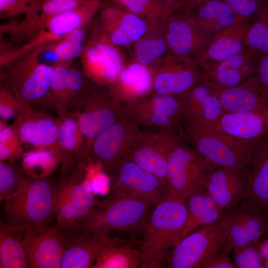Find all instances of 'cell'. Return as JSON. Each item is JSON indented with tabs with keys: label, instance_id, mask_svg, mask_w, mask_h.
<instances>
[{
	"label": "cell",
	"instance_id": "cell-48",
	"mask_svg": "<svg viewBox=\"0 0 268 268\" xmlns=\"http://www.w3.org/2000/svg\"><path fill=\"white\" fill-rule=\"evenodd\" d=\"M23 155L21 142L0 143V161L15 162L22 158Z\"/></svg>",
	"mask_w": 268,
	"mask_h": 268
},
{
	"label": "cell",
	"instance_id": "cell-55",
	"mask_svg": "<svg viewBox=\"0 0 268 268\" xmlns=\"http://www.w3.org/2000/svg\"><path fill=\"white\" fill-rule=\"evenodd\" d=\"M167 5L170 7H177L179 4L175 3V0H166Z\"/></svg>",
	"mask_w": 268,
	"mask_h": 268
},
{
	"label": "cell",
	"instance_id": "cell-29",
	"mask_svg": "<svg viewBox=\"0 0 268 268\" xmlns=\"http://www.w3.org/2000/svg\"><path fill=\"white\" fill-rule=\"evenodd\" d=\"M196 63L189 62L185 67L172 65L158 74L154 81V88L158 94L177 96L195 84L204 81L203 73L197 69Z\"/></svg>",
	"mask_w": 268,
	"mask_h": 268
},
{
	"label": "cell",
	"instance_id": "cell-16",
	"mask_svg": "<svg viewBox=\"0 0 268 268\" xmlns=\"http://www.w3.org/2000/svg\"><path fill=\"white\" fill-rule=\"evenodd\" d=\"M66 242V235L56 225L27 231L22 239L29 267L59 268Z\"/></svg>",
	"mask_w": 268,
	"mask_h": 268
},
{
	"label": "cell",
	"instance_id": "cell-10",
	"mask_svg": "<svg viewBox=\"0 0 268 268\" xmlns=\"http://www.w3.org/2000/svg\"><path fill=\"white\" fill-rule=\"evenodd\" d=\"M142 133L136 120L125 111L112 126L94 139L88 161L94 162L105 172L112 173L127 158Z\"/></svg>",
	"mask_w": 268,
	"mask_h": 268
},
{
	"label": "cell",
	"instance_id": "cell-19",
	"mask_svg": "<svg viewBox=\"0 0 268 268\" xmlns=\"http://www.w3.org/2000/svg\"><path fill=\"white\" fill-rule=\"evenodd\" d=\"M247 179L243 169L214 167L206 180L205 192L224 211H230L243 200Z\"/></svg>",
	"mask_w": 268,
	"mask_h": 268
},
{
	"label": "cell",
	"instance_id": "cell-33",
	"mask_svg": "<svg viewBox=\"0 0 268 268\" xmlns=\"http://www.w3.org/2000/svg\"><path fill=\"white\" fill-rule=\"evenodd\" d=\"M45 106L56 111L58 116L68 112L67 102V76L70 63L57 62Z\"/></svg>",
	"mask_w": 268,
	"mask_h": 268
},
{
	"label": "cell",
	"instance_id": "cell-22",
	"mask_svg": "<svg viewBox=\"0 0 268 268\" xmlns=\"http://www.w3.org/2000/svg\"><path fill=\"white\" fill-rule=\"evenodd\" d=\"M251 18L239 17L210 40L198 64L203 70L247 48L246 37Z\"/></svg>",
	"mask_w": 268,
	"mask_h": 268
},
{
	"label": "cell",
	"instance_id": "cell-2",
	"mask_svg": "<svg viewBox=\"0 0 268 268\" xmlns=\"http://www.w3.org/2000/svg\"><path fill=\"white\" fill-rule=\"evenodd\" d=\"M185 200L167 195L154 205L141 232V268H165L187 216Z\"/></svg>",
	"mask_w": 268,
	"mask_h": 268
},
{
	"label": "cell",
	"instance_id": "cell-5",
	"mask_svg": "<svg viewBox=\"0 0 268 268\" xmlns=\"http://www.w3.org/2000/svg\"><path fill=\"white\" fill-rule=\"evenodd\" d=\"M84 170L77 166L56 181V225L64 232L79 228L99 203L87 186Z\"/></svg>",
	"mask_w": 268,
	"mask_h": 268
},
{
	"label": "cell",
	"instance_id": "cell-3",
	"mask_svg": "<svg viewBox=\"0 0 268 268\" xmlns=\"http://www.w3.org/2000/svg\"><path fill=\"white\" fill-rule=\"evenodd\" d=\"M45 48L42 46L32 49L0 67V85L29 108L45 105L47 99L53 66L39 61Z\"/></svg>",
	"mask_w": 268,
	"mask_h": 268
},
{
	"label": "cell",
	"instance_id": "cell-8",
	"mask_svg": "<svg viewBox=\"0 0 268 268\" xmlns=\"http://www.w3.org/2000/svg\"><path fill=\"white\" fill-rule=\"evenodd\" d=\"M182 120L185 134L189 142L213 166L243 169L248 143L241 142L209 129L199 121Z\"/></svg>",
	"mask_w": 268,
	"mask_h": 268
},
{
	"label": "cell",
	"instance_id": "cell-42",
	"mask_svg": "<svg viewBox=\"0 0 268 268\" xmlns=\"http://www.w3.org/2000/svg\"><path fill=\"white\" fill-rule=\"evenodd\" d=\"M88 0H42L38 14L44 20L75 9Z\"/></svg>",
	"mask_w": 268,
	"mask_h": 268
},
{
	"label": "cell",
	"instance_id": "cell-35",
	"mask_svg": "<svg viewBox=\"0 0 268 268\" xmlns=\"http://www.w3.org/2000/svg\"><path fill=\"white\" fill-rule=\"evenodd\" d=\"M85 33L82 28L70 32L61 40L50 44L45 49L56 57L59 63H70L75 58L80 57L84 46Z\"/></svg>",
	"mask_w": 268,
	"mask_h": 268
},
{
	"label": "cell",
	"instance_id": "cell-54",
	"mask_svg": "<svg viewBox=\"0 0 268 268\" xmlns=\"http://www.w3.org/2000/svg\"><path fill=\"white\" fill-rule=\"evenodd\" d=\"M7 121V120L0 118V131H2L8 126Z\"/></svg>",
	"mask_w": 268,
	"mask_h": 268
},
{
	"label": "cell",
	"instance_id": "cell-28",
	"mask_svg": "<svg viewBox=\"0 0 268 268\" xmlns=\"http://www.w3.org/2000/svg\"><path fill=\"white\" fill-rule=\"evenodd\" d=\"M187 207L186 220L176 238L174 246L199 226L212 223L226 213L205 192L190 196Z\"/></svg>",
	"mask_w": 268,
	"mask_h": 268
},
{
	"label": "cell",
	"instance_id": "cell-41",
	"mask_svg": "<svg viewBox=\"0 0 268 268\" xmlns=\"http://www.w3.org/2000/svg\"><path fill=\"white\" fill-rule=\"evenodd\" d=\"M135 49L137 61L145 65L161 56L166 50V45L162 39H144L136 43Z\"/></svg>",
	"mask_w": 268,
	"mask_h": 268
},
{
	"label": "cell",
	"instance_id": "cell-43",
	"mask_svg": "<svg viewBox=\"0 0 268 268\" xmlns=\"http://www.w3.org/2000/svg\"><path fill=\"white\" fill-rule=\"evenodd\" d=\"M84 74L78 69L69 67L67 76V102L68 112L88 86Z\"/></svg>",
	"mask_w": 268,
	"mask_h": 268
},
{
	"label": "cell",
	"instance_id": "cell-52",
	"mask_svg": "<svg viewBox=\"0 0 268 268\" xmlns=\"http://www.w3.org/2000/svg\"><path fill=\"white\" fill-rule=\"evenodd\" d=\"M111 42L115 45L127 46L130 40L120 28H117L110 36Z\"/></svg>",
	"mask_w": 268,
	"mask_h": 268
},
{
	"label": "cell",
	"instance_id": "cell-32",
	"mask_svg": "<svg viewBox=\"0 0 268 268\" xmlns=\"http://www.w3.org/2000/svg\"><path fill=\"white\" fill-rule=\"evenodd\" d=\"M58 118L59 137L63 149L77 166H85L89 154L86 138L76 119L70 112Z\"/></svg>",
	"mask_w": 268,
	"mask_h": 268
},
{
	"label": "cell",
	"instance_id": "cell-49",
	"mask_svg": "<svg viewBox=\"0 0 268 268\" xmlns=\"http://www.w3.org/2000/svg\"><path fill=\"white\" fill-rule=\"evenodd\" d=\"M228 252L223 248L206 261L201 268H235Z\"/></svg>",
	"mask_w": 268,
	"mask_h": 268
},
{
	"label": "cell",
	"instance_id": "cell-13",
	"mask_svg": "<svg viewBox=\"0 0 268 268\" xmlns=\"http://www.w3.org/2000/svg\"><path fill=\"white\" fill-rule=\"evenodd\" d=\"M183 143L180 129L142 131L127 158L156 176L167 189L169 157Z\"/></svg>",
	"mask_w": 268,
	"mask_h": 268
},
{
	"label": "cell",
	"instance_id": "cell-11",
	"mask_svg": "<svg viewBox=\"0 0 268 268\" xmlns=\"http://www.w3.org/2000/svg\"><path fill=\"white\" fill-rule=\"evenodd\" d=\"M124 111L113 95L92 87L88 86L79 96L69 112L86 138L89 154L94 139L112 126Z\"/></svg>",
	"mask_w": 268,
	"mask_h": 268
},
{
	"label": "cell",
	"instance_id": "cell-36",
	"mask_svg": "<svg viewBox=\"0 0 268 268\" xmlns=\"http://www.w3.org/2000/svg\"><path fill=\"white\" fill-rule=\"evenodd\" d=\"M118 77L133 95L145 94L150 89L152 79L148 68L140 63H134L122 70Z\"/></svg>",
	"mask_w": 268,
	"mask_h": 268
},
{
	"label": "cell",
	"instance_id": "cell-14",
	"mask_svg": "<svg viewBox=\"0 0 268 268\" xmlns=\"http://www.w3.org/2000/svg\"><path fill=\"white\" fill-rule=\"evenodd\" d=\"M243 169L247 186L241 206L268 219V134L247 143Z\"/></svg>",
	"mask_w": 268,
	"mask_h": 268
},
{
	"label": "cell",
	"instance_id": "cell-30",
	"mask_svg": "<svg viewBox=\"0 0 268 268\" xmlns=\"http://www.w3.org/2000/svg\"><path fill=\"white\" fill-rule=\"evenodd\" d=\"M141 261L140 248H136L132 242L111 237L100 251L92 268H135L140 267Z\"/></svg>",
	"mask_w": 268,
	"mask_h": 268
},
{
	"label": "cell",
	"instance_id": "cell-23",
	"mask_svg": "<svg viewBox=\"0 0 268 268\" xmlns=\"http://www.w3.org/2000/svg\"><path fill=\"white\" fill-rule=\"evenodd\" d=\"M177 97L182 120L213 122L226 113L219 98L206 81L195 84Z\"/></svg>",
	"mask_w": 268,
	"mask_h": 268
},
{
	"label": "cell",
	"instance_id": "cell-15",
	"mask_svg": "<svg viewBox=\"0 0 268 268\" xmlns=\"http://www.w3.org/2000/svg\"><path fill=\"white\" fill-rule=\"evenodd\" d=\"M109 174L114 195L143 200L153 205L167 195L166 187L156 176L127 158Z\"/></svg>",
	"mask_w": 268,
	"mask_h": 268
},
{
	"label": "cell",
	"instance_id": "cell-47",
	"mask_svg": "<svg viewBox=\"0 0 268 268\" xmlns=\"http://www.w3.org/2000/svg\"><path fill=\"white\" fill-rule=\"evenodd\" d=\"M236 15L241 18H252L265 0H225Z\"/></svg>",
	"mask_w": 268,
	"mask_h": 268
},
{
	"label": "cell",
	"instance_id": "cell-7",
	"mask_svg": "<svg viewBox=\"0 0 268 268\" xmlns=\"http://www.w3.org/2000/svg\"><path fill=\"white\" fill-rule=\"evenodd\" d=\"M23 143L50 151L61 165V175L67 174L77 165L63 149L59 137V118L42 110L26 107L13 123Z\"/></svg>",
	"mask_w": 268,
	"mask_h": 268
},
{
	"label": "cell",
	"instance_id": "cell-17",
	"mask_svg": "<svg viewBox=\"0 0 268 268\" xmlns=\"http://www.w3.org/2000/svg\"><path fill=\"white\" fill-rule=\"evenodd\" d=\"M199 121L245 143L268 134V111L226 112L213 122Z\"/></svg>",
	"mask_w": 268,
	"mask_h": 268
},
{
	"label": "cell",
	"instance_id": "cell-4",
	"mask_svg": "<svg viewBox=\"0 0 268 268\" xmlns=\"http://www.w3.org/2000/svg\"><path fill=\"white\" fill-rule=\"evenodd\" d=\"M154 206L143 200L114 195L99 202L79 228L105 237L114 233H141Z\"/></svg>",
	"mask_w": 268,
	"mask_h": 268
},
{
	"label": "cell",
	"instance_id": "cell-37",
	"mask_svg": "<svg viewBox=\"0 0 268 268\" xmlns=\"http://www.w3.org/2000/svg\"><path fill=\"white\" fill-rule=\"evenodd\" d=\"M123 107L124 110L132 116L140 126L149 128L151 130L180 129L179 120L146 110L133 103Z\"/></svg>",
	"mask_w": 268,
	"mask_h": 268
},
{
	"label": "cell",
	"instance_id": "cell-51",
	"mask_svg": "<svg viewBox=\"0 0 268 268\" xmlns=\"http://www.w3.org/2000/svg\"><path fill=\"white\" fill-rule=\"evenodd\" d=\"M16 141H20V140L16 129L13 123L0 131V143Z\"/></svg>",
	"mask_w": 268,
	"mask_h": 268
},
{
	"label": "cell",
	"instance_id": "cell-12",
	"mask_svg": "<svg viewBox=\"0 0 268 268\" xmlns=\"http://www.w3.org/2000/svg\"><path fill=\"white\" fill-rule=\"evenodd\" d=\"M97 10L96 4L89 0L75 9L49 18L22 43L15 47L0 48V67L32 49L46 47L61 40L74 30L82 28Z\"/></svg>",
	"mask_w": 268,
	"mask_h": 268
},
{
	"label": "cell",
	"instance_id": "cell-27",
	"mask_svg": "<svg viewBox=\"0 0 268 268\" xmlns=\"http://www.w3.org/2000/svg\"><path fill=\"white\" fill-rule=\"evenodd\" d=\"M192 13L197 26L211 40L239 17L225 0H207Z\"/></svg>",
	"mask_w": 268,
	"mask_h": 268
},
{
	"label": "cell",
	"instance_id": "cell-31",
	"mask_svg": "<svg viewBox=\"0 0 268 268\" xmlns=\"http://www.w3.org/2000/svg\"><path fill=\"white\" fill-rule=\"evenodd\" d=\"M25 232L3 219L0 223V268H28L22 244Z\"/></svg>",
	"mask_w": 268,
	"mask_h": 268
},
{
	"label": "cell",
	"instance_id": "cell-6",
	"mask_svg": "<svg viewBox=\"0 0 268 268\" xmlns=\"http://www.w3.org/2000/svg\"><path fill=\"white\" fill-rule=\"evenodd\" d=\"M233 211H227L217 221L182 239L169 252L165 268H201L206 261L223 248Z\"/></svg>",
	"mask_w": 268,
	"mask_h": 268
},
{
	"label": "cell",
	"instance_id": "cell-18",
	"mask_svg": "<svg viewBox=\"0 0 268 268\" xmlns=\"http://www.w3.org/2000/svg\"><path fill=\"white\" fill-rule=\"evenodd\" d=\"M206 82L219 98L226 112L268 111V87L255 76L232 87Z\"/></svg>",
	"mask_w": 268,
	"mask_h": 268
},
{
	"label": "cell",
	"instance_id": "cell-45",
	"mask_svg": "<svg viewBox=\"0 0 268 268\" xmlns=\"http://www.w3.org/2000/svg\"><path fill=\"white\" fill-rule=\"evenodd\" d=\"M115 2L125 7L134 14L144 13H155L171 10L173 7L160 5L153 0H114Z\"/></svg>",
	"mask_w": 268,
	"mask_h": 268
},
{
	"label": "cell",
	"instance_id": "cell-20",
	"mask_svg": "<svg viewBox=\"0 0 268 268\" xmlns=\"http://www.w3.org/2000/svg\"><path fill=\"white\" fill-rule=\"evenodd\" d=\"M80 57L83 74L101 83L115 81L122 71L120 54L104 40L88 43Z\"/></svg>",
	"mask_w": 268,
	"mask_h": 268
},
{
	"label": "cell",
	"instance_id": "cell-26",
	"mask_svg": "<svg viewBox=\"0 0 268 268\" xmlns=\"http://www.w3.org/2000/svg\"><path fill=\"white\" fill-rule=\"evenodd\" d=\"M268 229V218L241 206L233 211L223 249L230 252L255 243Z\"/></svg>",
	"mask_w": 268,
	"mask_h": 268
},
{
	"label": "cell",
	"instance_id": "cell-50",
	"mask_svg": "<svg viewBox=\"0 0 268 268\" xmlns=\"http://www.w3.org/2000/svg\"><path fill=\"white\" fill-rule=\"evenodd\" d=\"M254 76L261 83L268 87V54L258 56Z\"/></svg>",
	"mask_w": 268,
	"mask_h": 268
},
{
	"label": "cell",
	"instance_id": "cell-46",
	"mask_svg": "<svg viewBox=\"0 0 268 268\" xmlns=\"http://www.w3.org/2000/svg\"><path fill=\"white\" fill-rule=\"evenodd\" d=\"M120 21L119 28L131 41L138 39L147 29L145 22L131 12L124 14Z\"/></svg>",
	"mask_w": 268,
	"mask_h": 268
},
{
	"label": "cell",
	"instance_id": "cell-34",
	"mask_svg": "<svg viewBox=\"0 0 268 268\" xmlns=\"http://www.w3.org/2000/svg\"><path fill=\"white\" fill-rule=\"evenodd\" d=\"M246 37V47L258 56L268 54V0H265L253 16Z\"/></svg>",
	"mask_w": 268,
	"mask_h": 268
},
{
	"label": "cell",
	"instance_id": "cell-24",
	"mask_svg": "<svg viewBox=\"0 0 268 268\" xmlns=\"http://www.w3.org/2000/svg\"><path fill=\"white\" fill-rule=\"evenodd\" d=\"M258 56L246 48L203 70L204 81L223 87L239 85L255 75Z\"/></svg>",
	"mask_w": 268,
	"mask_h": 268
},
{
	"label": "cell",
	"instance_id": "cell-40",
	"mask_svg": "<svg viewBox=\"0 0 268 268\" xmlns=\"http://www.w3.org/2000/svg\"><path fill=\"white\" fill-rule=\"evenodd\" d=\"M255 243L250 244L232 251L233 263L236 268H265L259 246H256Z\"/></svg>",
	"mask_w": 268,
	"mask_h": 268
},
{
	"label": "cell",
	"instance_id": "cell-39",
	"mask_svg": "<svg viewBox=\"0 0 268 268\" xmlns=\"http://www.w3.org/2000/svg\"><path fill=\"white\" fill-rule=\"evenodd\" d=\"M20 169L14 162L0 161V201L1 202L11 197L16 192Z\"/></svg>",
	"mask_w": 268,
	"mask_h": 268
},
{
	"label": "cell",
	"instance_id": "cell-25",
	"mask_svg": "<svg viewBox=\"0 0 268 268\" xmlns=\"http://www.w3.org/2000/svg\"><path fill=\"white\" fill-rule=\"evenodd\" d=\"M178 16L170 22L167 41L176 56L188 57L194 54L198 62L211 39L200 31L191 16Z\"/></svg>",
	"mask_w": 268,
	"mask_h": 268
},
{
	"label": "cell",
	"instance_id": "cell-1",
	"mask_svg": "<svg viewBox=\"0 0 268 268\" xmlns=\"http://www.w3.org/2000/svg\"><path fill=\"white\" fill-rule=\"evenodd\" d=\"M55 185L51 175L35 177L20 169L17 189L4 201L5 221L25 232L50 225L56 217Z\"/></svg>",
	"mask_w": 268,
	"mask_h": 268
},
{
	"label": "cell",
	"instance_id": "cell-9",
	"mask_svg": "<svg viewBox=\"0 0 268 268\" xmlns=\"http://www.w3.org/2000/svg\"><path fill=\"white\" fill-rule=\"evenodd\" d=\"M214 167L193 147L182 143L169 157L167 194L186 201L205 192L207 178Z\"/></svg>",
	"mask_w": 268,
	"mask_h": 268
},
{
	"label": "cell",
	"instance_id": "cell-53",
	"mask_svg": "<svg viewBox=\"0 0 268 268\" xmlns=\"http://www.w3.org/2000/svg\"><path fill=\"white\" fill-rule=\"evenodd\" d=\"M207 0H185L186 15H189L195 9Z\"/></svg>",
	"mask_w": 268,
	"mask_h": 268
},
{
	"label": "cell",
	"instance_id": "cell-44",
	"mask_svg": "<svg viewBox=\"0 0 268 268\" xmlns=\"http://www.w3.org/2000/svg\"><path fill=\"white\" fill-rule=\"evenodd\" d=\"M27 107L22 104L13 94L2 85L0 86V118L16 119Z\"/></svg>",
	"mask_w": 268,
	"mask_h": 268
},
{
	"label": "cell",
	"instance_id": "cell-38",
	"mask_svg": "<svg viewBox=\"0 0 268 268\" xmlns=\"http://www.w3.org/2000/svg\"><path fill=\"white\" fill-rule=\"evenodd\" d=\"M136 106L156 114L177 120H181L180 103L177 96L158 94L150 99L132 102Z\"/></svg>",
	"mask_w": 268,
	"mask_h": 268
},
{
	"label": "cell",
	"instance_id": "cell-21",
	"mask_svg": "<svg viewBox=\"0 0 268 268\" xmlns=\"http://www.w3.org/2000/svg\"><path fill=\"white\" fill-rule=\"evenodd\" d=\"M65 233L66 242L60 268H92L100 251L111 238L82 228Z\"/></svg>",
	"mask_w": 268,
	"mask_h": 268
}]
</instances>
